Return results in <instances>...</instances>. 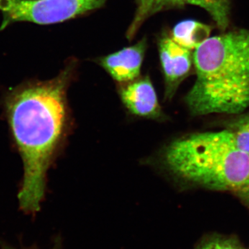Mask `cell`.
I'll return each mask as SVG.
<instances>
[{"label":"cell","mask_w":249,"mask_h":249,"mask_svg":"<svg viewBox=\"0 0 249 249\" xmlns=\"http://www.w3.org/2000/svg\"><path fill=\"white\" fill-rule=\"evenodd\" d=\"M71 74L66 68L53 79L24 85L6 97V116L24 165L18 199L28 213L40 210L45 196L47 170L66 124Z\"/></svg>","instance_id":"obj_1"},{"label":"cell","mask_w":249,"mask_h":249,"mask_svg":"<svg viewBox=\"0 0 249 249\" xmlns=\"http://www.w3.org/2000/svg\"><path fill=\"white\" fill-rule=\"evenodd\" d=\"M196 80L185 101L195 116L249 108V29L212 36L193 51Z\"/></svg>","instance_id":"obj_2"},{"label":"cell","mask_w":249,"mask_h":249,"mask_svg":"<svg viewBox=\"0 0 249 249\" xmlns=\"http://www.w3.org/2000/svg\"><path fill=\"white\" fill-rule=\"evenodd\" d=\"M164 158L176 176L208 189L234 193L249 180V155L227 129L178 139L167 147Z\"/></svg>","instance_id":"obj_3"},{"label":"cell","mask_w":249,"mask_h":249,"mask_svg":"<svg viewBox=\"0 0 249 249\" xmlns=\"http://www.w3.org/2000/svg\"><path fill=\"white\" fill-rule=\"evenodd\" d=\"M108 0H0V30L16 22L47 25L70 20L100 9Z\"/></svg>","instance_id":"obj_4"},{"label":"cell","mask_w":249,"mask_h":249,"mask_svg":"<svg viewBox=\"0 0 249 249\" xmlns=\"http://www.w3.org/2000/svg\"><path fill=\"white\" fill-rule=\"evenodd\" d=\"M159 52L164 76L165 99L171 100L194 66L193 52L178 45L170 36H165L159 42Z\"/></svg>","instance_id":"obj_5"},{"label":"cell","mask_w":249,"mask_h":249,"mask_svg":"<svg viewBox=\"0 0 249 249\" xmlns=\"http://www.w3.org/2000/svg\"><path fill=\"white\" fill-rule=\"evenodd\" d=\"M147 49V40L142 38L135 45L103 57L100 65L119 83H129L140 75Z\"/></svg>","instance_id":"obj_6"},{"label":"cell","mask_w":249,"mask_h":249,"mask_svg":"<svg viewBox=\"0 0 249 249\" xmlns=\"http://www.w3.org/2000/svg\"><path fill=\"white\" fill-rule=\"evenodd\" d=\"M122 102L134 115L159 119L162 115L157 93L149 77L129 82L121 89Z\"/></svg>","instance_id":"obj_7"},{"label":"cell","mask_w":249,"mask_h":249,"mask_svg":"<svg viewBox=\"0 0 249 249\" xmlns=\"http://www.w3.org/2000/svg\"><path fill=\"white\" fill-rule=\"evenodd\" d=\"M212 28L196 19H185L174 27L170 37L178 45L194 51L211 37Z\"/></svg>","instance_id":"obj_8"},{"label":"cell","mask_w":249,"mask_h":249,"mask_svg":"<svg viewBox=\"0 0 249 249\" xmlns=\"http://www.w3.org/2000/svg\"><path fill=\"white\" fill-rule=\"evenodd\" d=\"M181 7L179 0H136L135 12L126 33L127 39L134 38L144 23L155 15Z\"/></svg>","instance_id":"obj_9"},{"label":"cell","mask_w":249,"mask_h":249,"mask_svg":"<svg viewBox=\"0 0 249 249\" xmlns=\"http://www.w3.org/2000/svg\"><path fill=\"white\" fill-rule=\"evenodd\" d=\"M226 129L238 148L249 155V112L236 118Z\"/></svg>","instance_id":"obj_10"},{"label":"cell","mask_w":249,"mask_h":249,"mask_svg":"<svg viewBox=\"0 0 249 249\" xmlns=\"http://www.w3.org/2000/svg\"><path fill=\"white\" fill-rule=\"evenodd\" d=\"M196 249H243L235 239L214 236L201 242Z\"/></svg>","instance_id":"obj_11"},{"label":"cell","mask_w":249,"mask_h":249,"mask_svg":"<svg viewBox=\"0 0 249 249\" xmlns=\"http://www.w3.org/2000/svg\"><path fill=\"white\" fill-rule=\"evenodd\" d=\"M246 205L249 207V180L245 186L234 193Z\"/></svg>","instance_id":"obj_12"},{"label":"cell","mask_w":249,"mask_h":249,"mask_svg":"<svg viewBox=\"0 0 249 249\" xmlns=\"http://www.w3.org/2000/svg\"><path fill=\"white\" fill-rule=\"evenodd\" d=\"M2 249H16L12 247H7V246H3Z\"/></svg>","instance_id":"obj_13"}]
</instances>
